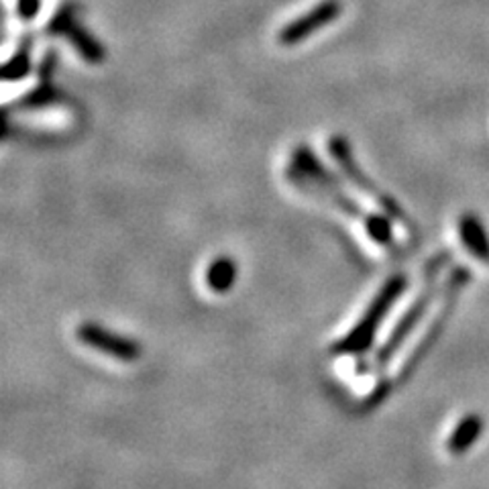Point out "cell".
I'll return each mask as SVG.
<instances>
[{
    "label": "cell",
    "mask_w": 489,
    "mask_h": 489,
    "mask_svg": "<svg viewBox=\"0 0 489 489\" xmlns=\"http://www.w3.org/2000/svg\"><path fill=\"white\" fill-rule=\"evenodd\" d=\"M484 432V418L479 414H467L465 418L456 424L451 435L447 440L448 453L453 455H463L465 451L477 443V438Z\"/></svg>",
    "instance_id": "52a82bcc"
},
{
    "label": "cell",
    "mask_w": 489,
    "mask_h": 489,
    "mask_svg": "<svg viewBox=\"0 0 489 489\" xmlns=\"http://www.w3.org/2000/svg\"><path fill=\"white\" fill-rule=\"evenodd\" d=\"M237 279V263L230 258H216L211 261V266L206 268L204 282L208 290L214 294H224L235 286Z\"/></svg>",
    "instance_id": "ba28073f"
},
{
    "label": "cell",
    "mask_w": 489,
    "mask_h": 489,
    "mask_svg": "<svg viewBox=\"0 0 489 489\" xmlns=\"http://www.w3.org/2000/svg\"><path fill=\"white\" fill-rule=\"evenodd\" d=\"M287 175H290V180L300 190L310 192V194H315L316 198H323L324 202L334 206L341 214L359 224L367 239L373 240L375 245H380L383 249L390 251L396 249V239L390 221L383 219V216L365 212L363 208L353 202V200L341 190L339 183L334 182L333 175L326 174L316 162V157L308 154L306 149L296 151Z\"/></svg>",
    "instance_id": "6da1fadb"
},
{
    "label": "cell",
    "mask_w": 489,
    "mask_h": 489,
    "mask_svg": "<svg viewBox=\"0 0 489 489\" xmlns=\"http://www.w3.org/2000/svg\"><path fill=\"white\" fill-rule=\"evenodd\" d=\"M408 277L398 274L391 276L386 284L380 287V292L373 296V300L367 304V308L361 318L353 324L347 334L336 339L331 347V353L336 357H361L371 349L375 334L388 318L391 308L396 306L400 296L406 292Z\"/></svg>",
    "instance_id": "7a4b0ae2"
},
{
    "label": "cell",
    "mask_w": 489,
    "mask_h": 489,
    "mask_svg": "<svg viewBox=\"0 0 489 489\" xmlns=\"http://www.w3.org/2000/svg\"><path fill=\"white\" fill-rule=\"evenodd\" d=\"M459 237L463 240L465 249L481 263L489 266V235L475 214H463L459 219Z\"/></svg>",
    "instance_id": "8992f818"
},
{
    "label": "cell",
    "mask_w": 489,
    "mask_h": 489,
    "mask_svg": "<svg viewBox=\"0 0 489 489\" xmlns=\"http://www.w3.org/2000/svg\"><path fill=\"white\" fill-rule=\"evenodd\" d=\"M447 261H448V253H443V255H438V258L432 259V263L428 266L427 286L422 287L420 294L416 296L410 306H408V310L404 312L402 316H400V320L394 326V331H391V334L388 336V341L383 343V347L375 353V359H373L375 371L388 370V365L391 363V361H394L396 353L402 349V344L406 343L408 336L416 331V326H418L420 320L427 316V312L430 310V306L437 300V294H435L437 276H438V271L443 269Z\"/></svg>",
    "instance_id": "3957f363"
},
{
    "label": "cell",
    "mask_w": 489,
    "mask_h": 489,
    "mask_svg": "<svg viewBox=\"0 0 489 489\" xmlns=\"http://www.w3.org/2000/svg\"><path fill=\"white\" fill-rule=\"evenodd\" d=\"M76 339L84 347L99 351L102 355L112 357L123 363H133L141 357V347L137 341L123 336L118 333H112L108 328L94 323H84L76 328Z\"/></svg>",
    "instance_id": "5b68a950"
},
{
    "label": "cell",
    "mask_w": 489,
    "mask_h": 489,
    "mask_svg": "<svg viewBox=\"0 0 489 489\" xmlns=\"http://www.w3.org/2000/svg\"><path fill=\"white\" fill-rule=\"evenodd\" d=\"M336 14V6L326 3L323 6H318V9L310 14V19H302L298 23H292L290 27H286L282 31V43H298L300 39H304L308 35V29H316L320 25H324L331 19H334Z\"/></svg>",
    "instance_id": "9c48e42d"
},
{
    "label": "cell",
    "mask_w": 489,
    "mask_h": 489,
    "mask_svg": "<svg viewBox=\"0 0 489 489\" xmlns=\"http://www.w3.org/2000/svg\"><path fill=\"white\" fill-rule=\"evenodd\" d=\"M331 154L334 164H339L341 172L344 174L353 186L359 190V194H363L365 198H370L373 204H378L381 208V212H386L391 221H398L406 224V227H412V222L408 216L402 212V208L396 204V200L388 196L386 192H381L375 183L367 178V175L361 172V167L355 164V159L351 155V149L344 139H333L331 141Z\"/></svg>",
    "instance_id": "277c9868"
}]
</instances>
